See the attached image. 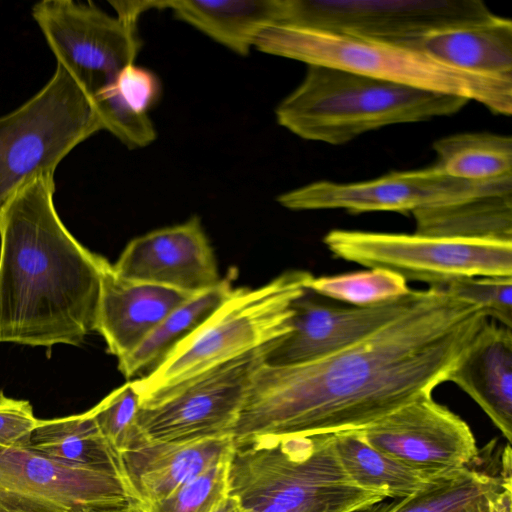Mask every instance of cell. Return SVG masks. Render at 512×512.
Returning a JSON list of instances; mask_svg holds the SVG:
<instances>
[{"label":"cell","instance_id":"8d00e7d4","mask_svg":"<svg viewBox=\"0 0 512 512\" xmlns=\"http://www.w3.org/2000/svg\"><path fill=\"white\" fill-rule=\"evenodd\" d=\"M385 506V500L381 501L371 507L356 511V512H383Z\"/></svg>","mask_w":512,"mask_h":512},{"label":"cell","instance_id":"4fadbf2b","mask_svg":"<svg viewBox=\"0 0 512 512\" xmlns=\"http://www.w3.org/2000/svg\"><path fill=\"white\" fill-rule=\"evenodd\" d=\"M132 501L117 474L69 465L32 447L0 448V512H87Z\"/></svg>","mask_w":512,"mask_h":512},{"label":"cell","instance_id":"ffe728a7","mask_svg":"<svg viewBox=\"0 0 512 512\" xmlns=\"http://www.w3.org/2000/svg\"><path fill=\"white\" fill-rule=\"evenodd\" d=\"M448 381L468 394L512 441V329L486 321Z\"/></svg>","mask_w":512,"mask_h":512},{"label":"cell","instance_id":"d590c367","mask_svg":"<svg viewBox=\"0 0 512 512\" xmlns=\"http://www.w3.org/2000/svg\"><path fill=\"white\" fill-rule=\"evenodd\" d=\"M239 506L237 501L228 496L222 501L219 507L214 512H238Z\"/></svg>","mask_w":512,"mask_h":512},{"label":"cell","instance_id":"e575fe53","mask_svg":"<svg viewBox=\"0 0 512 512\" xmlns=\"http://www.w3.org/2000/svg\"><path fill=\"white\" fill-rule=\"evenodd\" d=\"M87 512H144V510L138 502L132 501L120 506L92 509Z\"/></svg>","mask_w":512,"mask_h":512},{"label":"cell","instance_id":"d6a6232c","mask_svg":"<svg viewBox=\"0 0 512 512\" xmlns=\"http://www.w3.org/2000/svg\"><path fill=\"white\" fill-rule=\"evenodd\" d=\"M38 421L29 401L7 397L0 391V448L30 447Z\"/></svg>","mask_w":512,"mask_h":512},{"label":"cell","instance_id":"44dd1931","mask_svg":"<svg viewBox=\"0 0 512 512\" xmlns=\"http://www.w3.org/2000/svg\"><path fill=\"white\" fill-rule=\"evenodd\" d=\"M452 68L475 74L512 76V22L491 17L430 32L397 44Z\"/></svg>","mask_w":512,"mask_h":512},{"label":"cell","instance_id":"7c38bea8","mask_svg":"<svg viewBox=\"0 0 512 512\" xmlns=\"http://www.w3.org/2000/svg\"><path fill=\"white\" fill-rule=\"evenodd\" d=\"M512 195V175L488 181H467L443 173L436 165L395 171L356 183L317 181L280 194L277 202L289 210L345 209L413 212L483 196Z\"/></svg>","mask_w":512,"mask_h":512},{"label":"cell","instance_id":"836d02e7","mask_svg":"<svg viewBox=\"0 0 512 512\" xmlns=\"http://www.w3.org/2000/svg\"><path fill=\"white\" fill-rule=\"evenodd\" d=\"M109 3L121 21L136 27L140 15L150 9H166L167 1H112Z\"/></svg>","mask_w":512,"mask_h":512},{"label":"cell","instance_id":"d6986e66","mask_svg":"<svg viewBox=\"0 0 512 512\" xmlns=\"http://www.w3.org/2000/svg\"><path fill=\"white\" fill-rule=\"evenodd\" d=\"M233 445L232 436L181 443L147 439L120 453L125 482L136 502L149 505L228 461Z\"/></svg>","mask_w":512,"mask_h":512},{"label":"cell","instance_id":"e0dca14e","mask_svg":"<svg viewBox=\"0 0 512 512\" xmlns=\"http://www.w3.org/2000/svg\"><path fill=\"white\" fill-rule=\"evenodd\" d=\"M383 512H512L510 443L490 441L463 468L410 497L385 501Z\"/></svg>","mask_w":512,"mask_h":512},{"label":"cell","instance_id":"f1b7e54d","mask_svg":"<svg viewBox=\"0 0 512 512\" xmlns=\"http://www.w3.org/2000/svg\"><path fill=\"white\" fill-rule=\"evenodd\" d=\"M308 290L352 306H368L403 297L412 289L400 275L382 269H368L332 276L313 277Z\"/></svg>","mask_w":512,"mask_h":512},{"label":"cell","instance_id":"8992f818","mask_svg":"<svg viewBox=\"0 0 512 512\" xmlns=\"http://www.w3.org/2000/svg\"><path fill=\"white\" fill-rule=\"evenodd\" d=\"M313 277L305 270H288L258 288L234 289L156 368L132 380L140 400L288 334L292 304Z\"/></svg>","mask_w":512,"mask_h":512},{"label":"cell","instance_id":"603a6c76","mask_svg":"<svg viewBox=\"0 0 512 512\" xmlns=\"http://www.w3.org/2000/svg\"><path fill=\"white\" fill-rule=\"evenodd\" d=\"M160 91L153 72L134 63L125 66L92 100L103 130L131 149L151 144L156 130L148 112Z\"/></svg>","mask_w":512,"mask_h":512},{"label":"cell","instance_id":"7a4b0ae2","mask_svg":"<svg viewBox=\"0 0 512 512\" xmlns=\"http://www.w3.org/2000/svg\"><path fill=\"white\" fill-rule=\"evenodd\" d=\"M54 192L40 176L0 208V343L80 346L95 331L109 262L67 230Z\"/></svg>","mask_w":512,"mask_h":512},{"label":"cell","instance_id":"83f0119b","mask_svg":"<svg viewBox=\"0 0 512 512\" xmlns=\"http://www.w3.org/2000/svg\"><path fill=\"white\" fill-rule=\"evenodd\" d=\"M436 166L446 175L467 181H488L512 175V138L481 132L461 133L433 144Z\"/></svg>","mask_w":512,"mask_h":512},{"label":"cell","instance_id":"30bf717a","mask_svg":"<svg viewBox=\"0 0 512 512\" xmlns=\"http://www.w3.org/2000/svg\"><path fill=\"white\" fill-rule=\"evenodd\" d=\"M492 15L481 0H281L277 24L397 45Z\"/></svg>","mask_w":512,"mask_h":512},{"label":"cell","instance_id":"277c9868","mask_svg":"<svg viewBox=\"0 0 512 512\" xmlns=\"http://www.w3.org/2000/svg\"><path fill=\"white\" fill-rule=\"evenodd\" d=\"M468 99L319 65L276 107L277 123L300 138L346 144L388 125L459 112Z\"/></svg>","mask_w":512,"mask_h":512},{"label":"cell","instance_id":"5bb4252c","mask_svg":"<svg viewBox=\"0 0 512 512\" xmlns=\"http://www.w3.org/2000/svg\"><path fill=\"white\" fill-rule=\"evenodd\" d=\"M357 431L372 447L431 479L463 468L479 453L468 424L432 395Z\"/></svg>","mask_w":512,"mask_h":512},{"label":"cell","instance_id":"52a82bcc","mask_svg":"<svg viewBox=\"0 0 512 512\" xmlns=\"http://www.w3.org/2000/svg\"><path fill=\"white\" fill-rule=\"evenodd\" d=\"M100 130L92 100L56 65L35 95L0 117V208L29 182L54 175L76 146Z\"/></svg>","mask_w":512,"mask_h":512},{"label":"cell","instance_id":"6da1fadb","mask_svg":"<svg viewBox=\"0 0 512 512\" xmlns=\"http://www.w3.org/2000/svg\"><path fill=\"white\" fill-rule=\"evenodd\" d=\"M487 321L476 305L440 287L364 339L289 366L255 372L233 440L364 428L448 378Z\"/></svg>","mask_w":512,"mask_h":512},{"label":"cell","instance_id":"f546056e","mask_svg":"<svg viewBox=\"0 0 512 512\" xmlns=\"http://www.w3.org/2000/svg\"><path fill=\"white\" fill-rule=\"evenodd\" d=\"M139 406L140 397L128 381L89 409L101 433L119 454L148 439L138 424Z\"/></svg>","mask_w":512,"mask_h":512},{"label":"cell","instance_id":"2e32d148","mask_svg":"<svg viewBox=\"0 0 512 512\" xmlns=\"http://www.w3.org/2000/svg\"><path fill=\"white\" fill-rule=\"evenodd\" d=\"M112 265L128 280L189 294L212 289L222 280L198 216L132 239Z\"/></svg>","mask_w":512,"mask_h":512},{"label":"cell","instance_id":"1f68e13d","mask_svg":"<svg viewBox=\"0 0 512 512\" xmlns=\"http://www.w3.org/2000/svg\"><path fill=\"white\" fill-rule=\"evenodd\" d=\"M450 295L476 305L486 317L512 329V276H480L455 280L444 287Z\"/></svg>","mask_w":512,"mask_h":512},{"label":"cell","instance_id":"5b68a950","mask_svg":"<svg viewBox=\"0 0 512 512\" xmlns=\"http://www.w3.org/2000/svg\"><path fill=\"white\" fill-rule=\"evenodd\" d=\"M254 47L266 54L475 100L491 112H512V76L475 74L398 45L322 30L273 24Z\"/></svg>","mask_w":512,"mask_h":512},{"label":"cell","instance_id":"4316f807","mask_svg":"<svg viewBox=\"0 0 512 512\" xmlns=\"http://www.w3.org/2000/svg\"><path fill=\"white\" fill-rule=\"evenodd\" d=\"M339 462L359 487L403 499L424 489L433 479L368 444L357 430L333 433Z\"/></svg>","mask_w":512,"mask_h":512},{"label":"cell","instance_id":"4dcf8cb0","mask_svg":"<svg viewBox=\"0 0 512 512\" xmlns=\"http://www.w3.org/2000/svg\"><path fill=\"white\" fill-rule=\"evenodd\" d=\"M228 461L192 478L144 512H214L227 497Z\"/></svg>","mask_w":512,"mask_h":512},{"label":"cell","instance_id":"ba28073f","mask_svg":"<svg viewBox=\"0 0 512 512\" xmlns=\"http://www.w3.org/2000/svg\"><path fill=\"white\" fill-rule=\"evenodd\" d=\"M323 242L339 259L431 287L467 277L512 276V241L335 229Z\"/></svg>","mask_w":512,"mask_h":512},{"label":"cell","instance_id":"8fae6325","mask_svg":"<svg viewBox=\"0 0 512 512\" xmlns=\"http://www.w3.org/2000/svg\"><path fill=\"white\" fill-rule=\"evenodd\" d=\"M31 14L57 65L91 100L134 63L141 48L136 27L91 1L44 0L32 6Z\"/></svg>","mask_w":512,"mask_h":512},{"label":"cell","instance_id":"484cf974","mask_svg":"<svg viewBox=\"0 0 512 512\" xmlns=\"http://www.w3.org/2000/svg\"><path fill=\"white\" fill-rule=\"evenodd\" d=\"M234 289L228 279H222L214 288L195 294L178 306L133 352L118 360L120 372L127 379L147 375L179 342L212 315Z\"/></svg>","mask_w":512,"mask_h":512},{"label":"cell","instance_id":"3957f363","mask_svg":"<svg viewBox=\"0 0 512 512\" xmlns=\"http://www.w3.org/2000/svg\"><path fill=\"white\" fill-rule=\"evenodd\" d=\"M227 495L237 501L238 512H356L387 499L347 476L332 434L234 441Z\"/></svg>","mask_w":512,"mask_h":512},{"label":"cell","instance_id":"cb8c5ba5","mask_svg":"<svg viewBox=\"0 0 512 512\" xmlns=\"http://www.w3.org/2000/svg\"><path fill=\"white\" fill-rule=\"evenodd\" d=\"M30 447L69 465L112 472L125 481L120 454L103 436L90 410L39 419Z\"/></svg>","mask_w":512,"mask_h":512},{"label":"cell","instance_id":"9c48e42d","mask_svg":"<svg viewBox=\"0 0 512 512\" xmlns=\"http://www.w3.org/2000/svg\"><path fill=\"white\" fill-rule=\"evenodd\" d=\"M275 341L141 399L143 433L153 441L180 443L233 437L253 376Z\"/></svg>","mask_w":512,"mask_h":512},{"label":"cell","instance_id":"d4e9b609","mask_svg":"<svg viewBox=\"0 0 512 512\" xmlns=\"http://www.w3.org/2000/svg\"><path fill=\"white\" fill-rule=\"evenodd\" d=\"M415 233L459 239L512 241V195L483 196L412 212Z\"/></svg>","mask_w":512,"mask_h":512},{"label":"cell","instance_id":"9a60e30c","mask_svg":"<svg viewBox=\"0 0 512 512\" xmlns=\"http://www.w3.org/2000/svg\"><path fill=\"white\" fill-rule=\"evenodd\" d=\"M421 290L368 306L337 307L320 303L311 292L292 304L291 330L267 350L264 364L289 366L346 348L396 318L418 299Z\"/></svg>","mask_w":512,"mask_h":512},{"label":"cell","instance_id":"ac0fdd59","mask_svg":"<svg viewBox=\"0 0 512 512\" xmlns=\"http://www.w3.org/2000/svg\"><path fill=\"white\" fill-rule=\"evenodd\" d=\"M195 294L128 280L108 263L103 271L95 331L119 359L133 352L174 309Z\"/></svg>","mask_w":512,"mask_h":512},{"label":"cell","instance_id":"7402d4cb","mask_svg":"<svg viewBox=\"0 0 512 512\" xmlns=\"http://www.w3.org/2000/svg\"><path fill=\"white\" fill-rule=\"evenodd\" d=\"M166 9L232 52L247 56L258 33L278 23L281 0H170Z\"/></svg>","mask_w":512,"mask_h":512}]
</instances>
